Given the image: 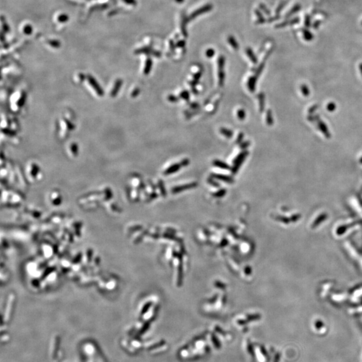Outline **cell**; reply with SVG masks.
Wrapping results in <instances>:
<instances>
[{
  "instance_id": "obj_1",
  "label": "cell",
  "mask_w": 362,
  "mask_h": 362,
  "mask_svg": "<svg viewBox=\"0 0 362 362\" xmlns=\"http://www.w3.org/2000/svg\"><path fill=\"white\" fill-rule=\"evenodd\" d=\"M248 155V152L247 150H244L243 152L240 153L235 159L233 161V167L232 168V173L233 174H236L238 170L240 169L241 165L244 162L245 159Z\"/></svg>"
},
{
  "instance_id": "obj_2",
  "label": "cell",
  "mask_w": 362,
  "mask_h": 362,
  "mask_svg": "<svg viewBox=\"0 0 362 362\" xmlns=\"http://www.w3.org/2000/svg\"><path fill=\"white\" fill-rule=\"evenodd\" d=\"M197 186V183L196 182H193V183H190V184H188V185H185L182 186H179V187H174L172 189V192L174 193L180 192V191L184 190H187V189H189V188H193Z\"/></svg>"
},
{
  "instance_id": "obj_3",
  "label": "cell",
  "mask_w": 362,
  "mask_h": 362,
  "mask_svg": "<svg viewBox=\"0 0 362 362\" xmlns=\"http://www.w3.org/2000/svg\"><path fill=\"white\" fill-rule=\"evenodd\" d=\"M211 177L214 178H217V179H219V180L225 181V182H227L228 183H232L233 182V178L230 177H229V176L218 174H211Z\"/></svg>"
},
{
  "instance_id": "obj_4",
  "label": "cell",
  "mask_w": 362,
  "mask_h": 362,
  "mask_svg": "<svg viewBox=\"0 0 362 362\" xmlns=\"http://www.w3.org/2000/svg\"><path fill=\"white\" fill-rule=\"evenodd\" d=\"M182 167V166L180 165V164H174L171 166L169 168H168L167 170L164 171V174H173V173H174L176 172H177L178 170H180V167Z\"/></svg>"
},
{
  "instance_id": "obj_5",
  "label": "cell",
  "mask_w": 362,
  "mask_h": 362,
  "mask_svg": "<svg viewBox=\"0 0 362 362\" xmlns=\"http://www.w3.org/2000/svg\"><path fill=\"white\" fill-rule=\"evenodd\" d=\"M213 164L215 166V167L222 168V169H230V167L227 164H226V163L223 162L221 160H215L213 161Z\"/></svg>"
},
{
  "instance_id": "obj_6",
  "label": "cell",
  "mask_w": 362,
  "mask_h": 362,
  "mask_svg": "<svg viewBox=\"0 0 362 362\" xmlns=\"http://www.w3.org/2000/svg\"><path fill=\"white\" fill-rule=\"evenodd\" d=\"M256 78L254 77H251L249 79L248 85L249 89L250 90L251 92H253L255 90L256 87Z\"/></svg>"
},
{
  "instance_id": "obj_7",
  "label": "cell",
  "mask_w": 362,
  "mask_h": 362,
  "mask_svg": "<svg viewBox=\"0 0 362 362\" xmlns=\"http://www.w3.org/2000/svg\"><path fill=\"white\" fill-rule=\"evenodd\" d=\"M220 132L221 133V134L224 135L226 138H230L233 137V133L231 130H228L227 128H224V127H221L220 129Z\"/></svg>"
},
{
  "instance_id": "obj_8",
  "label": "cell",
  "mask_w": 362,
  "mask_h": 362,
  "mask_svg": "<svg viewBox=\"0 0 362 362\" xmlns=\"http://www.w3.org/2000/svg\"><path fill=\"white\" fill-rule=\"evenodd\" d=\"M258 99L260 101V111H262L264 110V95L260 94L258 95Z\"/></svg>"
},
{
  "instance_id": "obj_9",
  "label": "cell",
  "mask_w": 362,
  "mask_h": 362,
  "mask_svg": "<svg viewBox=\"0 0 362 362\" xmlns=\"http://www.w3.org/2000/svg\"><path fill=\"white\" fill-rule=\"evenodd\" d=\"M180 97L181 98H182L183 99H185L186 101H188L189 100V93L187 91V90H184V91L180 93Z\"/></svg>"
},
{
  "instance_id": "obj_10",
  "label": "cell",
  "mask_w": 362,
  "mask_h": 362,
  "mask_svg": "<svg viewBox=\"0 0 362 362\" xmlns=\"http://www.w3.org/2000/svg\"><path fill=\"white\" fill-rule=\"evenodd\" d=\"M237 117L240 120H243L245 117V111L243 109H240L237 111Z\"/></svg>"
},
{
  "instance_id": "obj_11",
  "label": "cell",
  "mask_w": 362,
  "mask_h": 362,
  "mask_svg": "<svg viewBox=\"0 0 362 362\" xmlns=\"http://www.w3.org/2000/svg\"><path fill=\"white\" fill-rule=\"evenodd\" d=\"M304 37H305V38L306 40H311L313 38V35L308 31H307V30H306V31L304 32Z\"/></svg>"
},
{
  "instance_id": "obj_12",
  "label": "cell",
  "mask_w": 362,
  "mask_h": 362,
  "mask_svg": "<svg viewBox=\"0 0 362 362\" xmlns=\"http://www.w3.org/2000/svg\"><path fill=\"white\" fill-rule=\"evenodd\" d=\"M248 56H250L251 61H252L253 62H254V63H256V62H257V59H256V56H254V55H253V52H251V51H250V50H249L248 52Z\"/></svg>"
},
{
  "instance_id": "obj_13",
  "label": "cell",
  "mask_w": 362,
  "mask_h": 362,
  "mask_svg": "<svg viewBox=\"0 0 362 362\" xmlns=\"http://www.w3.org/2000/svg\"><path fill=\"white\" fill-rule=\"evenodd\" d=\"M168 99L170 101H171V102H173V103L177 102L179 100V99H178V98L177 97L174 96V95H169V96H168Z\"/></svg>"
},
{
  "instance_id": "obj_14",
  "label": "cell",
  "mask_w": 362,
  "mask_h": 362,
  "mask_svg": "<svg viewBox=\"0 0 362 362\" xmlns=\"http://www.w3.org/2000/svg\"><path fill=\"white\" fill-rule=\"evenodd\" d=\"M250 142H248H248H245L241 143V144H240V148H241V149H243V150H245L246 148H247L248 146H250Z\"/></svg>"
},
{
  "instance_id": "obj_15",
  "label": "cell",
  "mask_w": 362,
  "mask_h": 362,
  "mask_svg": "<svg viewBox=\"0 0 362 362\" xmlns=\"http://www.w3.org/2000/svg\"><path fill=\"white\" fill-rule=\"evenodd\" d=\"M267 122H268V124L269 125H271L272 123V119L270 111H268V114H267Z\"/></svg>"
},
{
  "instance_id": "obj_16",
  "label": "cell",
  "mask_w": 362,
  "mask_h": 362,
  "mask_svg": "<svg viewBox=\"0 0 362 362\" xmlns=\"http://www.w3.org/2000/svg\"><path fill=\"white\" fill-rule=\"evenodd\" d=\"M243 138V133H240L237 138V140H236V143H237V144H241V142H242Z\"/></svg>"
},
{
  "instance_id": "obj_17",
  "label": "cell",
  "mask_w": 362,
  "mask_h": 362,
  "mask_svg": "<svg viewBox=\"0 0 362 362\" xmlns=\"http://www.w3.org/2000/svg\"><path fill=\"white\" fill-rule=\"evenodd\" d=\"M190 161L188 159H184L181 161L180 162V165L182 166V167H187L188 164H189Z\"/></svg>"
},
{
  "instance_id": "obj_18",
  "label": "cell",
  "mask_w": 362,
  "mask_h": 362,
  "mask_svg": "<svg viewBox=\"0 0 362 362\" xmlns=\"http://www.w3.org/2000/svg\"><path fill=\"white\" fill-rule=\"evenodd\" d=\"M159 185H160V190H161V191H162V194H163V195H164V194H165V190H164V185H163L162 181H160V182H159Z\"/></svg>"
},
{
  "instance_id": "obj_19",
  "label": "cell",
  "mask_w": 362,
  "mask_h": 362,
  "mask_svg": "<svg viewBox=\"0 0 362 362\" xmlns=\"http://www.w3.org/2000/svg\"><path fill=\"white\" fill-rule=\"evenodd\" d=\"M225 191L224 190H221L220 191H219L217 193L215 194V196H217V197H220V196H223V195L225 194Z\"/></svg>"
},
{
  "instance_id": "obj_20",
  "label": "cell",
  "mask_w": 362,
  "mask_h": 362,
  "mask_svg": "<svg viewBox=\"0 0 362 362\" xmlns=\"http://www.w3.org/2000/svg\"><path fill=\"white\" fill-rule=\"evenodd\" d=\"M213 54H214V52H213L212 50H208L207 52V56L208 57H211V56H213Z\"/></svg>"
},
{
  "instance_id": "obj_21",
  "label": "cell",
  "mask_w": 362,
  "mask_h": 362,
  "mask_svg": "<svg viewBox=\"0 0 362 362\" xmlns=\"http://www.w3.org/2000/svg\"><path fill=\"white\" fill-rule=\"evenodd\" d=\"M208 181H209V182H210V184L213 185H214V186H218V185H219L217 184V183L215 182V181H214V180H213L212 179V178H209V179L208 180Z\"/></svg>"
},
{
  "instance_id": "obj_22",
  "label": "cell",
  "mask_w": 362,
  "mask_h": 362,
  "mask_svg": "<svg viewBox=\"0 0 362 362\" xmlns=\"http://www.w3.org/2000/svg\"><path fill=\"white\" fill-rule=\"evenodd\" d=\"M190 106L192 108H194V109H195V108H197L198 107V105L197 104H191Z\"/></svg>"
},
{
  "instance_id": "obj_23",
  "label": "cell",
  "mask_w": 362,
  "mask_h": 362,
  "mask_svg": "<svg viewBox=\"0 0 362 362\" xmlns=\"http://www.w3.org/2000/svg\"><path fill=\"white\" fill-rule=\"evenodd\" d=\"M306 22V23H305V24H306V26H309V17H306V20H305V22Z\"/></svg>"
}]
</instances>
